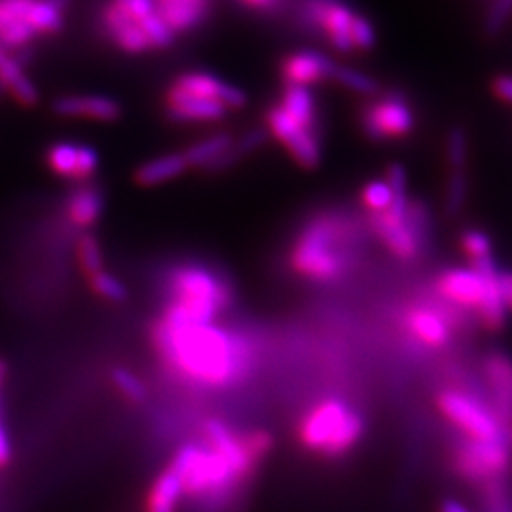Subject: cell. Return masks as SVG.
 Returning a JSON list of instances; mask_svg holds the SVG:
<instances>
[{"label":"cell","mask_w":512,"mask_h":512,"mask_svg":"<svg viewBox=\"0 0 512 512\" xmlns=\"http://www.w3.org/2000/svg\"><path fill=\"white\" fill-rule=\"evenodd\" d=\"M150 336L162 365L184 384L230 389L243 384L255 366L251 340L217 323L190 325L158 319Z\"/></svg>","instance_id":"6da1fadb"},{"label":"cell","mask_w":512,"mask_h":512,"mask_svg":"<svg viewBox=\"0 0 512 512\" xmlns=\"http://www.w3.org/2000/svg\"><path fill=\"white\" fill-rule=\"evenodd\" d=\"M366 431L365 416L348 401L332 397L313 404L298 423L300 444L315 456H348Z\"/></svg>","instance_id":"7a4b0ae2"},{"label":"cell","mask_w":512,"mask_h":512,"mask_svg":"<svg viewBox=\"0 0 512 512\" xmlns=\"http://www.w3.org/2000/svg\"><path fill=\"white\" fill-rule=\"evenodd\" d=\"M167 306L188 323L211 325L232 304L230 283L203 264H181L167 277Z\"/></svg>","instance_id":"3957f363"},{"label":"cell","mask_w":512,"mask_h":512,"mask_svg":"<svg viewBox=\"0 0 512 512\" xmlns=\"http://www.w3.org/2000/svg\"><path fill=\"white\" fill-rule=\"evenodd\" d=\"M183 484V494L217 503L243 484L230 461L205 442H186L169 465Z\"/></svg>","instance_id":"277c9868"},{"label":"cell","mask_w":512,"mask_h":512,"mask_svg":"<svg viewBox=\"0 0 512 512\" xmlns=\"http://www.w3.org/2000/svg\"><path fill=\"white\" fill-rule=\"evenodd\" d=\"M342 228L332 217H317L306 224L294 241L291 264L298 275L313 283H334L349 268L342 243Z\"/></svg>","instance_id":"5b68a950"},{"label":"cell","mask_w":512,"mask_h":512,"mask_svg":"<svg viewBox=\"0 0 512 512\" xmlns=\"http://www.w3.org/2000/svg\"><path fill=\"white\" fill-rule=\"evenodd\" d=\"M511 442L463 439L452 454V467L469 484H488L511 469Z\"/></svg>","instance_id":"8992f818"},{"label":"cell","mask_w":512,"mask_h":512,"mask_svg":"<svg viewBox=\"0 0 512 512\" xmlns=\"http://www.w3.org/2000/svg\"><path fill=\"white\" fill-rule=\"evenodd\" d=\"M442 418L471 440H497L507 437V429L497 420L494 410L478 403L458 389H444L437 395Z\"/></svg>","instance_id":"52a82bcc"},{"label":"cell","mask_w":512,"mask_h":512,"mask_svg":"<svg viewBox=\"0 0 512 512\" xmlns=\"http://www.w3.org/2000/svg\"><path fill=\"white\" fill-rule=\"evenodd\" d=\"M361 128L370 141L403 139L416 128V116L403 95L389 93L363 110Z\"/></svg>","instance_id":"ba28073f"},{"label":"cell","mask_w":512,"mask_h":512,"mask_svg":"<svg viewBox=\"0 0 512 512\" xmlns=\"http://www.w3.org/2000/svg\"><path fill=\"white\" fill-rule=\"evenodd\" d=\"M311 25L325 31V37L330 46L340 52L349 54L353 52L351 42V21L355 16V10L342 0H308L306 6Z\"/></svg>","instance_id":"9c48e42d"},{"label":"cell","mask_w":512,"mask_h":512,"mask_svg":"<svg viewBox=\"0 0 512 512\" xmlns=\"http://www.w3.org/2000/svg\"><path fill=\"white\" fill-rule=\"evenodd\" d=\"M484 380L494 399V414L505 429L512 423V355L490 351L482 359Z\"/></svg>","instance_id":"30bf717a"},{"label":"cell","mask_w":512,"mask_h":512,"mask_svg":"<svg viewBox=\"0 0 512 512\" xmlns=\"http://www.w3.org/2000/svg\"><path fill=\"white\" fill-rule=\"evenodd\" d=\"M435 287L452 306L476 310L486 293V277L473 268H450L437 277Z\"/></svg>","instance_id":"8fae6325"},{"label":"cell","mask_w":512,"mask_h":512,"mask_svg":"<svg viewBox=\"0 0 512 512\" xmlns=\"http://www.w3.org/2000/svg\"><path fill=\"white\" fill-rule=\"evenodd\" d=\"M403 325L410 338H414L423 348H446L452 340V323L437 308H408L404 313Z\"/></svg>","instance_id":"7c38bea8"},{"label":"cell","mask_w":512,"mask_h":512,"mask_svg":"<svg viewBox=\"0 0 512 512\" xmlns=\"http://www.w3.org/2000/svg\"><path fill=\"white\" fill-rule=\"evenodd\" d=\"M336 61L329 55L315 50H300L287 55L281 63V76L287 86L310 88L317 82H325L332 78Z\"/></svg>","instance_id":"4fadbf2b"},{"label":"cell","mask_w":512,"mask_h":512,"mask_svg":"<svg viewBox=\"0 0 512 512\" xmlns=\"http://www.w3.org/2000/svg\"><path fill=\"white\" fill-rule=\"evenodd\" d=\"M368 224H370L372 232L389 249V253L397 256L399 260L412 262L414 258H418V255H420V243H418L416 236L412 234V230L406 222V217L401 219V217L393 215L391 211H385V213H378V215H370Z\"/></svg>","instance_id":"5bb4252c"},{"label":"cell","mask_w":512,"mask_h":512,"mask_svg":"<svg viewBox=\"0 0 512 512\" xmlns=\"http://www.w3.org/2000/svg\"><path fill=\"white\" fill-rule=\"evenodd\" d=\"M101 23H103L110 40L126 54L141 55L152 50L139 23L129 18L128 14L120 6H116L112 0L103 6Z\"/></svg>","instance_id":"9a60e30c"},{"label":"cell","mask_w":512,"mask_h":512,"mask_svg":"<svg viewBox=\"0 0 512 512\" xmlns=\"http://www.w3.org/2000/svg\"><path fill=\"white\" fill-rule=\"evenodd\" d=\"M63 118H88L97 122H116L122 116V105L105 95H63L52 105Z\"/></svg>","instance_id":"2e32d148"},{"label":"cell","mask_w":512,"mask_h":512,"mask_svg":"<svg viewBox=\"0 0 512 512\" xmlns=\"http://www.w3.org/2000/svg\"><path fill=\"white\" fill-rule=\"evenodd\" d=\"M165 109L173 122L190 124V122H219L226 116V107L215 99L184 97L173 90L165 93Z\"/></svg>","instance_id":"e0dca14e"},{"label":"cell","mask_w":512,"mask_h":512,"mask_svg":"<svg viewBox=\"0 0 512 512\" xmlns=\"http://www.w3.org/2000/svg\"><path fill=\"white\" fill-rule=\"evenodd\" d=\"M0 86L12 95L21 107H35L38 103L37 86L23 71V65L8 50L0 46Z\"/></svg>","instance_id":"ac0fdd59"},{"label":"cell","mask_w":512,"mask_h":512,"mask_svg":"<svg viewBox=\"0 0 512 512\" xmlns=\"http://www.w3.org/2000/svg\"><path fill=\"white\" fill-rule=\"evenodd\" d=\"M188 169L190 165L186 162L183 152L165 154L162 158H154L150 162L139 165L135 171V183L145 188L158 186L181 177Z\"/></svg>","instance_id":"d6986e66"},{"label":"cell","mask_w":512,"mask_h":512,"mask_svg":"<svg viewBox=\"0 0 512 512\" xmlns=\"http://www.w3.org/2000/svg\"><path fill=\"white\" fill-rule=\"evenodd\" d=\"M497 275H499V270L484 274V277H486V293H484L480 306L476 308L480 325L484 329L490 330V332H499V330L505 329L507 319H509V310H507L503 293L499 289Z\"/></svg>","instance_id":"ffe728a7"},{"label":"cell","mask_w":512,"mask_h":512,"mask_svg":"<svg viewBox=\"0 0 512 512\" xmlns=\"http://www.w3.org/2000/svg\"><path fill=\"white\" fill-rule=\"evenodd\" d=\"M279 107L285 110L296 124L321 135L319 120H317V105H315V99L311 95L310 88L285 86V92L281 95Z\"/></svg>","instance_id":"44dd1931"},{"label":"cell","mask_w":512,"mask_h":512,"mask_svg":"<svg viewBox=\"0 0 512 512\" xmlns=\"http://www.w3.org/2000/svg\"><path fill=\"white\" fill-rule=\"evenodd\" d=\"M105 198L95 186H82L74 190L67 202V215L78 228H92L103 215Z\"/></svg>","instance_id":"7402d4cb"},{"label":"cell","mask_w":512,"mask_h":512,"mask_svg":"<svg viewBox=\"0 0 512 512\" xmlns=\"http://www.w3.org/2000/svg\"><path fill=\"white\" fill-rule=\"evenodd\" d=\"M459 245L463 255L469 260V268H473L478 274H490L497 270V262L494 258V243L492 238L478 230V228H469L459 236Z\"/></svg>","instance_id":"603a6c76"},{"label":"cell","mask_w":512,"mask_h":512,"mask_svg":"<svg viewBox=\"0 0 512 512\" xmlns=\"http://www.w3.org/2000/svg\"><path fill=\"white\" fill-rule=\"evenodd\" d=\"M183 484L171 467L158 476L147 495L145 512H177L183 497Z\"/></svg>","instance_id":"cb8c5ba5"},{"label":"cell","mask_w":512,"mask_h":512,"mask_svg":"<svg viewBox=\"0 0 512 512\" xmlns=\"http://www.w3.org/2000/svg\"><path fill=\"white\" fill-rule=\"evenodd\" d=\"M224 80L207 73H184L169 86L184 97H200V99H215L219 101Z\"/></svg>","instance_id":"d4e9b609"},{"label":"cell","mask_w":512,"mask_h":512,"mask_svg":"<svg viewBox=\"0 0 512 512\" xmlns=\"http://www.w3.org/2000/svg\"><path fill=\"white\" fill-rule=\"evenodd\" d=\"M234 141L236 139L230 133L220 131V133H215V135H211L207 139L198 141L196 145L186 148L183 152L184 158H186V162H188L190 167H200L202 169L205 165L211 164L213 160H217L220 154L230 150L232 145H234Z\"/></svg>","instance_id":"484cf974"},{"label":"cell","mask_w":512,"mask_h":512,"mask_svg":"<svg viewBox=\"0 0 512 512\" xmlns=\"http://www.w3.org/2000/svg\"><path fill=\"white\" fill-rule=\"evenodd\" d=\"M63 8L54 0H35L31 6L27 21L37 31V35H55L63 29Z\"/></svg>","instance_id":"4316f807"},{"label":"cell","mask_w":512,"mask_h":512,"mask_svg":"<svg viewBox=\"0 0 512 512\" xmlns=\"http://www.w3.org/2000/svg\"><path fill=\"white\" fill-rule=\"evenodd\" d=\"M330 80L338 82L342 88H346L349 92L366 95V97H376L382 90L380 82L374 76L363 73V71H357V69H351L346 65H338V63L334 67V73H332Z\"/></svg>","instance_id":"83f0119b"},{"label":"cell","mask_w":512,"mask_h":512,"mask_svg":"<svg viewBox=\"0 0 512 512\" xmlns=\"http://www.w3.org/2000/svg\"><path fill=\"white\" fill-rule=\"evenodd\" d=\"M46 162L55 175L78 181V145L55 143L46 154Z\"/></svg>","instance_id":"f1b7e54d"},{"label":"cell","mask_w":512,"mask_h":512,"mask_svg":"<svg viewBox=\"0 0 512 512\" xmlns=\"http://www.w3.org/2000/svg\"><path fill=\"white\" fill-rule=\"evenodd\" d=\"M110 382L128 403L143 404L148 399L147 385L143 384V380L137 374H133L124 366H116L110 370Z\"/></svg>","instance_id":"f546056e"},{"label":"cell","mask_w":512,"mask_h":512,"mask_svg":"<svg viewBox=\"0 0 512 512\" xmlns=\"http://www.w3.org/2000/svg\"><path fill=\"white\" fill-rule=\"evenodd\" d=\"M385 183L389 184L391 192H393V205H391V213L404 219L408 213V173L404 169L403 164H391L385 171Z\"/></svg>","instance_id":"4dcf8cb0"},{"label":"cell","mask_w":512,"mask_h":512,"mask_svg":"<svg viewBox=\"0 0 512 512\" xmlns=\"http://www.w3.org/2000/svg\"><path fill=\"white\" fill-rule=\"evenodd\" d=\"M76 258H78L80 270H82V274L86 275V279L105 270L101 245L92 234H84L82 238L78 239Z\"/></svg>","instance_id":"1f68e13d"},{"label":"cell","mask_w":512,"mask_h":512,"mask_svg":"<svg viewBox=\"0 0 512 512\" xmlns=\"http://www.w3.org/2000/svg\"><path fill=\"white\" fill-rule=\"evenodd\" d=\"M469 162V135L465 128L454 126L446 133V164L450 171H465Z\"/></svg>","instance_id":"d6a6232c"},{"label":"cell","mask_w":512,"mask_h":512,"mask_svg":"<svg viewBox=\"0 0 512 512\" xmlns=\"http://www.w3.org/2000/svg\"><path fill=\"white\" fill-rule=\"evenodd\" d=\"M469 196V179L467 171H450L446 179V192H444V209L448 217H456Z\"/></svg>","instance_id":"836d02e7"},{"label":"cell","mask_w":512,"mask_h":512,"mask_svg":"<svg viewBox=\"0 0 512 512\" xmlns=\"http://www.w3.org/2000/svg\"><path fill=\"white\" fill-rule=\"evenodd\" d=\"M88 285L93 293L110 304H124L128 300L126 285L116 275L109 274L105 270L88 277Z\"/></svg>","instance_id":"e575fe53"},{"label":"cell","mask_w":512,"mask_h":512,"mask_svg":"<svg viewBox=\"0 0 512 512\" xmlns=\"http://www.w3.org/2000/svg\"><path fill=\"white\" fill-rule=\"evenodd\" d=\"M361 200L365 203L366 209L370 211V215H378V213H385L391 209L393 192L384 179H378V181H370L365 184V188L361 192Z\"/></svg>","instance_id":"d590c367"},{"label":"cell","mask_w":512,"mask_h":512,"mask_svg":"<svg viewBox=\"0 0 512 512\" xmlns=\"http://www.w3.org/2000/svg\"><path fill=\"white\" fill-rule=\"evenodd\" d=\"M139 27L143 29L152 50H167L175 42V33L165 25L164 19L160 18L158 12L150 14L143 21H139Z\"/></svg>","instance_id":"8d00e7d4"},{"label":"cell","mask_w":512,"mask_h":512,"mask_svg":"<svg viewBox=\"0 0 512 512\" xmlns=\"http://www.w3.org/2000/svg\"><path fill=\"white\" fill-rule=\"evenodd\" d=\"M351 42H353V48L359 52L374 50L376 42H378V35H376L372 21L357 12L351 21Z\"/></svg>","instance_id":"74e56055"},{"label":"cell","mask_w":512,"mask_h":512,"mask_svg":"<svg viewBox=\"0 0 512 512\" xmlns=\"http://www.w3.org/2000/svg\"><path fill=\"white\" fill-rule=\"evenodd\" d=\"M35 37H37V31L29 25L27 19H23L0 31V46L4 50H19L27 46Z\"/></svg>","instance_id":"f35d334b"},{"label":"cell","mask_w":512,"mask_h":512,"mask_svg":"<svg viewBox=\"0 0 512 512\" xmlns=\"http://www.w3.org/2000/svg\"><path fill=\"white\" fill-rule=\"evenodd\" d=\"M35 0H0V31L12 23L27 19Z\"/></svg>","instance_id":"ab89813d"},{"label":"cell","mask_w":512,"mask_h":512,"mask_svg":"<svg viewBox=\"0 0 512 512\" xmlns=\"http://www.w3.org/2000/svg\"><path fill=\"white\" fill-rule=\"evenodd\" d=\"M512 16V0H494L486 16V33L497 35Z\"/></svg>","instance_id":"60d3db41"},{"label":"cell","mask_w":512,"mask_h":512,"mask_svg":"<svg viewBox=\"0 0 512 512\" xmlns=\"http://www.w3.org/2000/svg\"><path fill=\"white\" fill-rule=\"evenodd\" d=\"M266 137H268V129H249L247 133H243L239 137L238 141H234V148H236V152H238L241 158H245L251 152H256L258 148L262 147L266 143Z\"/></svg>","instance_id":"b9f144b4"},{"label":"cell","mask_w":512,"mask_h":512,"mask_svg":"<svg viewBox=\"0 0 512 512\" xmlns=\"http://www.w3.org/2000/svg\"><path fill=\"white\" fill-rule=\"evenodd\" d=\"M99 154L90 145H78V181H86L97 173Z\"/></svg>","instance_id":"7bdbcfd3"},{"label":"cell","mask_w":512,"mask_h":512,"mask_svg":"<svg viewBox=\"0 0 512 512\" xmlns=\"http://www.w3.org/2000/svg\"><path fill=\"white\" fill-rule=\"evenodd\" d=\"M112 2L116 6H120L129 18L137 21V23L156 12V2L154 0H112Z\"/></svg>","instance_id":"ee69618b"},{"label":"cell","mask_w":512,"mask_h":512,"mask_svg":"<svg viewBox=\"0 0 512 512\" xmlns=\"http://www.w3.org/2000/svg\"><path fill=\"white\" fill-rule=\"evenodd\" d=\"M495 97L507 105H512V74H499L492 82Z\"/></svg>","instance_id":"f6af8a7d"},{"label":"cell","mask_w":512,"mask_h":512,"mask_svg":"<svg viewBox=\"0 0 512 512\" xmlns=\"http://www.w3.org/2000/svg\"><path fill=\"white\" fill-rule=\"evenodd\" d=\"M497 281H499V289H501L503 298H505L507 310L512 313V272H499Z\"/></svg>","instance_id":"bcb514c9"},{"label":"cell","mask_w":512,"mask_h":512,"mask_svg":"<svg viewBox=\"0 0 512 512\" xmlns=\"http://www.w3.org/2000/svg\"><path fill=\"white\" fill-rule=\"evenodd\" d=\"M239 2H243L245 6H249L256 12H272L281 4V0H239Z\"/></svg>","instance_id":"7dc6e473"},{"label":"cell","mask_w":512,"mask_h":512,"mask_svg":"<svg viewBox=\"0 0 512 512\" xmlns=\"http://www.w3.org/2000/svg\"><path fill=\"white\" fill-rule=\"evenodd\" d=\"M156 4H186V6H198V8H207L211 10L213 0H154Z\"/></svg>","instance_id":"c3c4849f"},{"label":"cell","mask_w":512,"mask_h":512,"mask_svg":"<svg viewBox=\"0 0 512 512\" xmlns=\"http://www.w3.org/2000/svg\"><path fill=\"white\" fill-rule=\"evenodd\" d=\"M439 512H471L458 499H444L440 503Z\"/></svg>","instance_id":"681fc988"},{"label":"cell","mask_w":512,"mask_h":512,"mask_svg":"<svg viewBox=\"0 0 512 512\" xmlns=\"http://www.w3.org/2000/svg\"><path fill=\"white\" fill-rule=\"evenodd\" d=\"M507 439H509V442H512V423L509 425V429H507Z\"/></svg>","instance_id":"f907efd6"}]
</instances>
